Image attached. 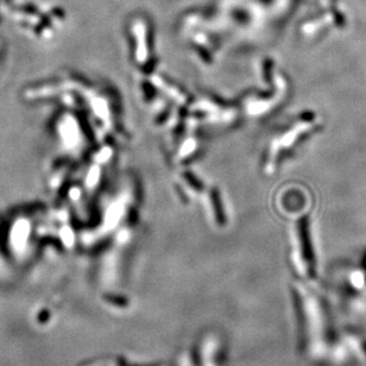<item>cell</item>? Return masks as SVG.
I'll list each match as a JSON object with an SVG mask.
<instances>
[]
</instances>
